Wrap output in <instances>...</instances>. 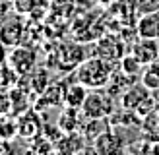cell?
<instances>
[{
    "mask_svg": "<svg viewBox=\"0 0 159 155\" xmlns=\"http://www.w3.org/2000/svg\"><path fill=\"white\" fill-rule=\"evenodd\" d=\"M140 83L146 85L149 91H157L159 89V60L149 62V64H146L142 68Z\"/></svg>",
    "mask_w": 159,
    "mask_h": 155,
    "instance_id": "obj_11",
    "label": "cell"
},
{
    "mask_svg": "<svg viewBox=\"0 0 159 155\" xmlns=\"http://www.w3.org/2000/svg\"><path fill=\"white\" fill-rule=\"evenodd\" d=\"M132 52L138 56L142 64H149V62L159 60V39H142L132 46Z\"/></svg>",
    "mask_w": 159,
    "mask_h": 155,
    "instance_id": "obj_4",
    "label": "cell"
},
{
    "mask_svg": "<svg viewBox=\"0 0 159 155\" xmlns=\"http://www.w3.org/2000/svg\"><path fill=\"white\" fill-rule=\"evenodd\" d=\"M107 130H111L107 118H87V124L84 126V138L87 142H95Z\"/></svg>",
    "mask_w": 159,
    "mask_h": 155,
    "instance_id": "obj_12",
    "label": "cell"
},
{
    "mask_svg": "<svg viewBox=\"0 0 159 155\" xmlns=\"http://www.w3.org/2000/svg\"><path fill=\"white\" fill-rule=\"evenodd\" d=\"M10 62H12L14 70H16L20 76H25V74H29L31 70H33V66H35V52L31 51V49H25V46H18V49L12 52Z\"/></svg>",
    "mask_w": 159,
    "mask_h": 155,
    "instance_id": "obj_5",
    "label": "cell"
},
{
    "mask_svg": "<svg viewBox=\"0 0 159 155\" xmlns=\"http://www.w3.org/2000/svg\"><path fill=\"white\" fill-rule=\"evenodd\" d=\"M84 140L82 136H78L76 132L74 134H66L64 138L58 140L57 144V153L58 155H78L80 151L84 149Z\"/></svg>",
    "mask_w": 159,
    "mask_h": 155,
    "instance_id": "obj_10",
    "label": "cell"
},
{
    "mask_svg": "<svg viewBox=\"0 0 159 155\" xmlns=\"http://www.w3.org/2000/svg\"><path fill=\"white\" fill-rule=\"evenodd\" d=\"M136 33L142 39H159V12L142 14L136 25Z\"/></svg>",
    "mask_w": 159,
    "mask_h": 155,
    "instance_id": "obj_7",
    "label": "cell"
},
{
    "mask_svg": "<svg viewBox=\"0 0 159 155\" xmlns=\"http://www.w3.org/2000/svg\"><path fill=\"white\" fill-rule=\"evenodd\" d=\"M93 147L97 149L99 155H122L124 142H122V138L118 134H115L113 130H107L105 134H101L93 142Z\"/></svg>",
    "mask_w": 159,
    "mask_h": 155,
    "instance_id": "obj_3",
    "label": "cell"
},
{
    "mask_svg": "<svg viewBox=\"0 0 159 155\" xmlns=\"http://www.w3.org/2000/svg\"><path fill=\"white\" fill-rule=\"evenodd\" d=\"M80 118H82V111H80V108L64 107V111H62L60 116H58L57 128L62 132V134H74V132H78Z\"/></svg>",
    "mask_w": 159,
    "mask_h": 155,
    "instance_id": "obj_8",
    "label": "cell"
},
{
    "mask_svg": "<svg viewBox=\"0 0 159 155\" xmlns=\"http://www.w3.org/2000/svg\"><path fill=\"white\" fill-rule=\"evenodd\" d=\"M0 155H14L10 144H0Z\"/></svg>",
    "mask_w": 159,
    "mask_h": 155,
    "instance_id": "obj_14",
    "label": "cell"
},
{
    "mask_svg": "<svg viewBox=\"0 0 159 155\" xmlns=\"http://www.w3.org/2000/svg\"><path fill=\"white\" fill-rule=\"evenodd\" d=\"M113 72V62L95 54V56H89L80 62V66L76 68V82L84 83L87 89H101L107 87Z\"/></svg>",
    "mask_w": 159,
    "mask_h": 155,
    "instance_id": "obj_1",
    "label": "cell"
},
{
    "mask_svg": "<svg viewBox=\"0 0 159 155\" xmlns=\"http://www.w3.org/2000/svg\"><path fill=\"white\" fill-rule=\"evenodd\" d=\"M89 89L85 87L84 83L74 82L66 87V97H64V107H72V108H82L84 101L87 97Z\"/></svg>",
    "mask_w": 159,
    "mask_h": 155,
    "instance_id": "obj_9",
    "label": "cell"
},
{
    "mask_svg": "<svg viewBox=\"0 0 159 155\" xmlns=\"http://www.w3.org/2000/svg\"><path fill=\"white\" fill-rule=\"evenodd\" d=\"M113 107H115L113 95L105 91V87H101V89H89L80 111H82L84 118H109L113 114Z\"/></svg>",
    "mask_w": 159,
    "mask_h": 155,
    "instance_id": "obj_2",
    "label": "cell"
},
{
    "mask_svg": "<svg viewBox=\"0 0 159 155\" xmlns=\"http://www.w3.org/2000/svg\"><path fill=\"white\" fill-rule=\"evenodd\" d=\"M152 93H149V89L146 87V85H130L128 89H126L122 95H120V105H122V108H128V111H136L138 108V105L142 103L144 99H148Z\"/></svg>",
    "mask_w": 159,
    "mask_h": 155,
    "instance_id": "obj_6",
    "label": "cell"
},
{
    "mask_svg": "<svg viewBox=\"0 0 159 155\" xmlns=\"http://www.w3.org/2000/svg\"><path fill=\"white\" fill-rule=\"evenodd\" d=\"M142 68H144V64L138 60V56L134 52L124 54V56L120 58V70H122L124 74L132 76V78H136L138 74H142Z\"/></svg>",
    "mask_w": 159,
    "mask_h": 155,
    "instance_id": "obj_13",
    "label": "cell"
}]
</instances>
